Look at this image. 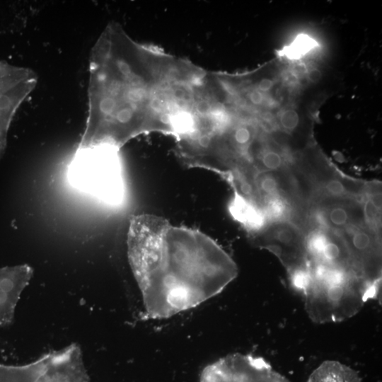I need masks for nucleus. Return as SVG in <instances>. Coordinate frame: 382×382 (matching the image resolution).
I'll list each match as a JSON object with an SVG mask.
<instances>
[{"instance_id": "1", "label": "nucleus", "mask_w": 382, "mask_h": 382, "mask_svg": "<svg viewBox=\"0 0 382 382\" xmlns=\"http://www.w3.org/2000/svg\"><path fill=\"white\" fill-rule=\"evenodd\" d=\"M127 243L146 319L195 308L221 292L238 274L236 262L209 236L154 214L131 219Z\"/></svg>"}, {"instance_id": "2", "label": "nucleus", "mask_w": 382, "mask_h": 382, "mask_svg": "<svg viewBox=\"0 0 382 382\" xmlns=\"http://www.w3.org/2000/svg\"><path fill=\"white\" fill-rule=\"evenodd\" d=\"M310 277L301 294L310 319L319 324L339 323L355 316L378 296L381 284L369 283L353 270L310 265Z\"/></svg>"}, {"instance_id": "3", "label": "nucleus", "mask_w": 382, "mask_h": 382, "mask_svg": "<svg viewBox=\"0 0 382 382\" xmlns=\"http://www.w3.org/2000/svg\"><path fill=\"white\" fill-rule=\"evenodd\" d=\"M118 151L108 146L78 148L68 168L70 183L107 204L122 203L125 185Z\"/></svg>"}, {"instance_id": "4", "label": "nucleus", "mask_w": 382, "mask_h": 382, "mask_svg": "<svg viewBox=\"0 0 382 382\" xmlns=\"http://www.w3.org/2000/svg\"><path fill=\"white\" fill-rule=\"evenodd\" d=\"M249 239L255 246L274 254L287 274L309 265L306 249V232L293 221L269 222Z\"/></svg>"}, {"instance_id": "5", "label": "nucleus", "mask_w": 382, "mask_h": 382, "mask_svg": "<svg viewBox=\"0 0 382 382\" xmlns=\"http://www.w3.org/2000/svg\"><path fill=\"white\" fill-rule=\"evenodd\" d=\"M199 382H290L260 357L235 353L207 365Z\"/></svg>"}, {"instance_id": "6", "label": "nucleus", "mask_w": 382, "mask_h": 382, "mask_svg": "<svg viewBox=\"0 0 382 382\" xmlns=\"http://www.w3.org/2000/svg\"><path fill=\"white\" fill-rule=\"evenodd\" d=\"M36 83L37 76L32 70L0 62V159L12 119Z\"/></svg>"}, {"instance_id": "7", "label": "nucleus", "mask_w": 382, "mask_h": 382, "mask_svg": "<svg viewBox=\"0 0 382 382\" xmlns=\"http://www.w3.org/2000/svg\"><path fill=\"white\" fill-rule=\"evenodd\" d=\"M306 249L309 265L344 267L354 272L347 245L338 232L309 228L306 231Z\"/></svg>"}, {"instance_id": "8", "label": "nucleus", "mask_w": 382, "mask_h": 382, "mask_svg": "<svg viewBox=\"0 0 382 382\" xmlns=\"http://www.w3.org/2000/svg\"><path fill=\"white\" fill-rule=\"evenodd\" d=\"M40 382H89L81 352L75 344L48 353Z\"/></svg>"}, {"instance_id": "9", "label": "nucleus", "mask_w": 382, "mask_h": 382, "mask_svg": "<svg viewBox=\"0 0 382 382\" xmlns=\"http://www.w3.org/2000/svg\"><path fill=\"white\" fill-rule=\"evenodd\" d=\"M33 274L28 265L0 268V325L13 321L17 303Z\"/></svg>"}, {"instance_id": "10", "label": "nucleus", "mask_w": 382, "mask_h": 382, "mask_svg": "<svg viewBox=\"0 0 382 382\" xmlns=\"http://www.w3.org/2000/svg\"><path fill=\"white\" fill-rule=\"evenodd\" d=\"M306 382H361L359 373L352 368L334 360L321 363Z\"/></svg>"}, {"instance_id": "11", "label": "nucleus", "mask_w": 382, "mask_h": 382, "mask_svg": "<svg viewBox=\"0 0 382 382\" xmlns=\"http://www.w3.org/2000/svg\"><path fill=\"white\" fill-rule=\"evenodd\" d=\"M47 360V354L28 364H0V382H38Z\"/></svg>"}, {"instance_id": "12", "label": "nucleus", "mask_w": 382, "mask_h": 382, "mask_svg": "<svg viewBox=\"0 0 382 382\" xmlns=\"http://www.w3.org/2000/svg\"><path fill=\"white\" fill-rule=\"evenodd\" d=\"M323 74L321 71L316 69L313 68L307 73L308 79L312 83H318L322 79Z\"/></svg>"}]
</instances>
